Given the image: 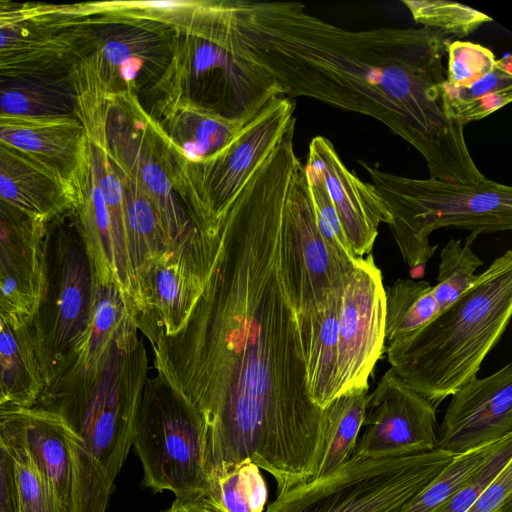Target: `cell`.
I'll use <instances>...</instances> for the list:
<instances>
[{
    "instance_id": "1",
    "label": "cell",
    "mask_w": 512,
    "mask_h": 512,
    "mask_svg": "<svg viewBox=\"0 0 512 512\" xmlns=\"http://www.w3.org/2000/svg\"><path fill=\"white\" fill-rule=\"evenodd\" d=\"M286 190L250 180L207 241L204 286L166 336L136 321L157 380L201 418L206 472L250 461L278 494L317 478L325 408L311 399L283 224Z\"/></svg>"
},
{
    "instance_id": "2",
    "label": "cell",
    "mask_w": 512,
    "mask_h": 512,
    "mask_svg": "<svg viewBox=\"0 0 512 512\" xmlns=\"http://www.w3.org/2000/svg\"><path fill=\"white\" fill-rule=\"evenodd\" d=\"M228 7L240 44L284 96L380 121L420 153L432 178L460 184L486 178L465 126L442 110L449 36L428 28L347 30L297 2L229 0Z\"/></svg>"
},
{
    "instance_id": "3",
    "label": "cell",
    "mask_w": 512,
    "mask_h": 512,
    "mask_svg": "<svg viewBox=\"0 0 512 512\" xmlns=\"http://www.w3.org/2000/svg\"><path fill=\"white\" fill-rule=\"evenodd\" d=\"M511 313L512 250L508 249L423 327L387 345V360L409 387L436 408L477 377Z\"/></svg>"
},
{
    "instance_id": "4",
    "label": "cell",
    "mask_w": 512,
    "mask_h": 512,
    "mask_svg": "<svg viewBox=\"0 0 512 512\" xmlns=\"http://www.w3.org/2000/svg\"><path fill=\"white\" fill-rule=\"evenodd\" d=\"M163 20L176 28L175 53L149 114L186 104L227 118H255L283 95L240 44L224 0H193Z\"/></svg>"
},
{
    "instance_id": "5",
    "label": "cell",
    "mask_w": 512,
    "mask_h": 512,
    "mask_svg": "<svg viewBox=\"0 0 512 512\" xmlns=\"http://www.w3.org/2000/svg\"><path fill=\"white\" fill-rule=\"evenodd\" d=\"M138 331L131 308L97 361L72 360L32 406L55 415L113 483L132 446L148 383L146 349Z\"/></svg>"
},
{
    "instance_id": "6",
    "label": "cell",
    "mask_w": 512,
    "mask_h": 512,
    "mask_svg": "<svg viewBox=\"0 0 512 512\" xmlns=\"http://www.w3.org/2000/svg\"><path fill=\"white\" fill-rule=\"evenodd\" d=\"M359 164L389 208V229L415 277L438 248L429 243V236L439 228L465 229L478 236L512 229L511 186L488 178L469 184L410 178L362 160Z\"/></svg>"
},
{
    "instance_id": "7",
    "label": "cell",
    "mask_w": 512,
    "mask_h": 512,
    "mask_svg": "<svg viewBox=\"0 0 512 512\" xmlns=\"http://www.w3.org/2000/svg\"><path fill=\"white\" fill-rule=\"evenodd\" d=\"M61 20L72 28L74 64L107 96L153 95L176 46L173 24L118 7L115 1L65 4Z\"/></svg>"
},
{
    "instance_id": "8",
    "label": "cell",
    "mask_w": 512,
    "mask_h": 512,
    "mask_svg": "<svg viewBox=\"0 0 512 512\" xmlns=\"http://www.w3.org/2000/svg\"><path fill=\"white\" fill-rule=\"evenodd\" d=\"M94 288L91 261L71 209L45 223L41 290L29 320L44 388L84 342Z\"/></svg>"
},
{
    "instance_id": "9",
    "label": "cell",
    "mask_w": 512,
    "mask_h": 512,
    "mask_svg": "<svg viewBox=\"0 0 512 512\" xmlns=\"http://www.w3.org/2000/svg\"><path fill=\"white\" fill-rule=\"evenodd\" d=\"M294 111L289 97H276L232 143L200 162L186 161L164 136L173 188L204 241L215 238L220 218L274 149Z\"/></svg>"
},
{
    "instance_id": "10",
    "label": "cell",
    "mask_w": 512,
    "mask_h": 512,
    "mask_svg": "<svg viewBox=\"0 0 512 512\" xmlns=\"http://www.w3.org/2000/svg\"><path fill=\"white\" fill-rule=\"evenodd\" d=\"M454 457L438 449L376 459L351 456L331 474L278 494L266 512H402Z\"/></svg>"
},
{
    "instance_id": "11",
    "label": "cell",
    "mask_w": 512,
    "mask_h": 512,
    "mask_svg": "<svg viewBox=\"0 0 512 512\" xmlns=\"http://www.w3.org/2000/svg\"><path fill=\"white\" fill-rule=\"evenodd\" d=\"M87 139L101 145L114 167L149 198L174 252L203 260L205 242L180 202L166 168L164 135L138 96H107L103 128Z\"/></svg>"
},
{
    "instance_id": "12",
    "label": "cell",
    "mask_w": 512,
    "mask_h": 512,
    "mask_svg": "<svg viewBox=\"0 0 512 512\" xmlns=\"http://www.w3.org/2000/svg\"><path fill=\"white\" fill-rule=\"evenodd\" d=\"M132 445L142 462L143 485L177 499L201 497L208 484L203 422L157 380L145 387Z\"/></svg>"
},
{
    "instance_id": "13",
    "label": "cell",
    "mask_w": 512,
    "mask_h": 512,
    "mask_svg": "<svg viewBox=\"0 0 512 512\" xmlns=\"http://www.w3.org/2000/svg\"><path fill=\"white\" fill-rule=\"evenodd\" d=\"M385 349V286L370 253L357 259L342 292L335 397L355 388L369 389Z\"/></svg>"
},
{
    "instance_id": "14",
    "label": "cell",
    "mask_w": 512,
    "mask_h": 512,
    "mask_svg": "<svg viewBox=\"0 0 512 512\" xmlns=\"http://www.w3.org/2000/svg\"><path fill=\"white\" fill-rule=\"evenodd\" d=\"M364 431L352 456L413 455L437 449L436 408L390 367L367 394Z\"/></svg>"
},
{
    "instance_id": "15",
    "label": "cell",
    "mask_w": 512,
    "mask_h": 512,
    "mask_svg": "<svg viewBox=\"0 0 512 512\" xmlns=\"http://www.w3.org/2000/svg\"><path fill=\"white\" fill-rule=\"evenodd\" d=\"M283 221L292 263L296 313L316 311L332 292L345 287L356 264L349 265L339 260L322 238L309 194L305 166L299 158L289 179Z\"/></svg>"
},
{
    "instance_id": "16",
    "label": "cell",
    "mask_w": 512,
    "mask_h": 512,
    "mask_svg": "<svg viewBox=\"0 0 512 512\" xmlns=\"http://www.w3.org/2000/svg\"><path fill=\"white\" fill-rule=\"evenodd\" d=\"M512 436V364L474 378L451 395L437 449L459 456Z\"/></svg>"
},
{
    "instance_id": "17",
    "label": "cell",
    "mask_w": 512,
    "mask_h": 512,
    "mask_svg": "<svg viewBox=\"0 0 512 512\" xmlns=\"http://www.w3.org/2000/svg\"><path fill=\"white\" fill-rule=\"evenodd\" d=\"M441 106L450 121L466 125L497 112L512 100V56L497 59L488 47L455 40L447 47Z\"/></svg>"
},
{
    "instance_id": "18",
    "label": "cell",
    "mask_w": 512,
    "mask_h": 512,
    "mask_svg": "<svg viewBox=\"0 0 512 512\" xmlns=\"http://www.w3.org/2000/svg\"><path fill=\"white\" fill-rule=\"evenodd\" d=\"M306 164L321 174L353 255L359 258L370 254L380 223L389 224L392 219L384 200L372 184L346 167L324 136L311 140Z\"/></svg>"
},
{
    "instance_id": "19",
    "label": "cell",
    "mask_w": 512,
    "mask_h": 512,
    "mask_svg": "<svg viewBox=\"0 0 512 512\" xmlns=\"http://www.w3.org/2000/svg\"><path fill=\"white\" fill-rule=\"evenodd\" d=\"M204 271V262L178 252L153 261L138 275L136 320L166 336L178 333L202 293Z\"/></svg>"
},
{
    "instance_id": "20",
    "label": "cell",
    "mask_w": 512,
    "mask_h": 512,
    "mask_svg": "<svg viewBox=\"0 0 512 512\" xmlns=\"http://www.w3.org/2000/svg\"><path fill=\"white\" fill-rule=\"evenodd\" d=\"M66 432L49 412L0 404V435L14 459L27 460L69 510L71 457Z\"/></svg>"
},
{
    "instance_id": "21",
    "label": "cell",
    "mask_w": 512,
    "mask_h": 512,
    "mask_svg": "<svg viewBox=\"0 0 512 512\" xmlns=\"http://www.w3.org/2000/svg\"><path fill=\"white\" fill-rule=\"evenodd\" d=\"M0 142L42 162L71 186L88 154L84 126L75 116L0 113Z\"/></svg>"
},
{
    "instance_id": "22",
    "label": "cell",
    "mask_w": 512,
    "mask_h": 512,
    "mask_svg": "<svg viewBox=\"0 0 512 512\" xmlns=\"http://www.w3.org/2000/svg\"><path fill=\"white\" fill-rule=\"evenodd\" d=\"M0 198L47 223L73 208L74 190L42 162L0 142Z\"/></svg>"
},
{
    "instance_id": "23",
    "label": "cell",
    "mask_w": 512,
    "mask_h": 512,
    "mask_svg": "<svg viewBox=\"0 0 512 512\" xmlns=\"http://www.w3.org/2000/svg\"><path fill=\"white\" fill-rule=\"evenodd\" d=\"M51 14L0 28V71L71 68L72 28Z\"/></svg>"
},
{
    "instance_id": "24",
    "label": "cell",
    "mask_w": 512,
    "mask_h": 512,
    "mask_svg": "<svg viewBox=\"0 0 512 512\" xmlns=\"http://www.w3.org/2000/svg\"><path fill=\"white\" fill-rule=\"evenodd\" d=\"M151 116L169 144L189 162L216 155L256 118L232 119L186 104L167 107Z\"/></svg>"
},
{
    "instance_id": "25",
    "label": "cell",
    "mask_w": 512,
    "mask_h": 512,
    "mask_svg": "<svg viewBox=\"0 0 512 512\" xmlns=\"http://www.w3.org/2000/svg\"><path fill=\"white\" fill-rule=\"evenodd\" d=\"M344 289V288H343ZM342 290L332 292L316 311L297 315L312 401L324 409L336 393V360Z\"/></svg>"
},
{
    "instance_id": "26",
    "label": "cell",
    "mask_w": 512,
    "mask_h": 512,
    "mask_svg": "<svg viewBox=\"0 0 512 512\" xmlns=\"http://www.w3.org/2000/svg\"><path fill=\"white\" fill-rule=\"evenodd\" d=\"M70 69L0 71V113L76 117Z\"/></svg>"
},
{
    "instance_id": "27",
    "label": "cell",
    "mask_w": 512,
    "mask_h": 512,
    "mask_svg": "<svg viewBox=\"0 0 512 512\" xmlns=\"http://www.w3.org/2000/svg\"><path fill=\"white\" fill-rule=\"evenodd\" d=\"M72 187V211L88 251L95 282L118 287L111 219L91 164L89 147Z\"/></svg>"
},
{
    "instance_id": "28",
    "label": "cell",
    "mask_w": 512,
    "mask_h": 512,
    "mask_svg": "<svg viewBox=\"0 0 512 512\" xmlns=\"http://www.w3.org/2000/svg\"><path fill=\"white\" fill-rule=\"evenodd\" d=\"M43 388L29 318L0 315V393L4 401L32 407Z\"/></svg>"
},
{
    "instance_id": "29",
    "label": "cell",
    "mask_w": 512,
    "mask_h": 512,
    "mask_svg": "<svg viewBox=\"0 0 512 512\" xmlns=\"http://www.w3.org/2000/svg\"><path fill=\"white\" fill-rule=\"evenodd\" d=\"M116 171L124 188L128 251L137 282L144 268L174 250L155 206L128 177Z\"/></svg>"
},
{
    "instance_id": "30",
    "label": "cell",
    "mask_w": 512,
    "mask_h": 512,
    "mask_svg": "<svg viewBox=\"0 0 512 512\" xmlns=\"http://www.w3.org/2000/svg\"><path fill=\"white\" fill-rule=\"evenodd\" d=\"M368 390H348L325 407V449L317 478L331 474L351 458L363 425Z\"/></svg>"
},
{
    "instance_id": "31",
    "label": "cell",
    "mask_w": 512,
    "mask_h": 512,
    "mask_svg": "<svg viewBox=\"0 0 512 512\" xmlns=\"http://www.w3.org/2000/svg\"><path fill=\"white\" fill-rule=\"evenodd\" d=\"M201 497L216 512H263L268 494L260 468L244 461L210 473Z\"/></svg>"
},
{
    "instance_id": "32",
    "label": "cell",
    "mask_w": 512,
    "mask_h": 512,
    "mask_svg": "<svg viewBox=\"0 0 512 512\" xmlns=\"http://www.w3.org/2000/svg\"><path fill=\"white\" fill-rule=\"evenodd\" d=\"M437 313L432 285L424 280L397 279L385 287V343L408 337Z\"/></svg>"
},
{
    "instance_id": "33",
    "label": "cell",
    "mask_w": 512,
    "mask_h": 512,
    "mask_svg": "<svg viewBox=\"0 0 512 512\" xmlns=\"http://www.w3.org/2000/svg\"><path fill=\"white\" fill-rule=\"evenodd\" d=\"M66 436L71 457L69 512H105L114 483L68 429Z\"/></svg>"
},
{
    "instance_id": "34",
    "label": "cell",
    "mask_w": 512,
    "mask_h": 512,
    "mask_svg": "<svg viewBox=\"0 0 512 512\" xmlns=\"http://www.w3.org/2000/svg\"><path fill=\"white\" fill-rule=\"evenodd\" d=\"M478 237L470 233L462 240L451 239L440 252L437 283L433 293L438 306V313L453 303L477 279L476 271L483 261L471 248Z\"/></svg>"
},
{
    "instance_id": "35",
    "label": "cell",
    "mask_w": 512,
    "mask_h": 512,
    "mask_svg": "<svg viewBox=\"0 0 512 512\" xmlns=\"http://www.w3.org/2000/svg\"><path fill=\"white\" fill-rule=\"evenodd\" d=\"M502 440L469 453L455 456L448 467L423 489L402 512H436L474 478Z\"/></svg>"
},
{
    "instance_id": "36",
    "label": "cell",
    "mask_w": 512,
    "mask_h": 512,
    "mask_svg": "<svg viewBox=\"0 0 512 512\" xmlns=\"http://www.w3.org/2000/svg\"><path fill=\"white\" fill-rule=\"evenodd\" d=\"M414 21L445 35L465 37L493 19L467 5L446 0H403Z\"/></svg>"
},
{
    "instance_id": "37",
    "label": "cell",
    "mask_w": 512,
    "mask_h": 512,
    "mask_svg": "<svg viewBox=\"0 0 512 512\" xmlns=\"http://www.w3.org/2000/svg\"><path fill=\"white\" fill-rule=\"evenodd\" d=\"M306 179L317 227L332 253L342 262L355 265V257L344 236L340 219L329 197L321 174L305 164Z\"/></svg>"
},
{
    "instance_id": "38",
    "label": "cell",
    "mask_w": 512,
    "mask_h": 512,
    "mask_svg": "<svg viewBox=\"0 0 512 512\" xmlns=\"http://www.w3.org/2000/svg\"><path fill=\"white\" fill-rule=\"evenodd\" d=\"M15 460L19 512H69L52 487L27 460Z\"/></svg>"
},
{
    "instance_id": "39",
    "label": "cell",
    "mask_w": 512,
    "mask_h": 512,
    "mask_svg": "<svg viewBox=\"0 0 512 512\" xmlns=\"http://www.w3.org/2000/svg\"><path fill=\"white\" fill-rule=\"evenodd\" d=\"M512 461V436L503 439L474 478L436 512H465L507 463Z\"/></svg>"
},
{
    "instance_id": "40",
    "label": "cell",
    "mask_w": 512,
    "mask_h": 512,
    "mask_svg": "<svg viewBox=\"0 0 512 512\" xmlns=\"http://www.w3.org/2000/svg\"><path fill=\"white\" fill-rule=\"evenodd\" d=\"M465 512H512V461Z\"/></svg>"
},
{
    "instance_id": "41",
    "label": "cell",
    "mask_w": 512,
    "mask_h": 512,
    "mask_svg": "<svg viewBox=\"0 0 512 512\" xmlns=\"http://www.w3.org/2000/svg\"><path fill=\"white\" fill-rule=\"evenodd\" d=\"M0 512H19L16 460L0 435Z\"/></svg>"
},
{
    "instance_id": "42",
    "label": "cell",
    "mask_w": 512,
    "mask_h": 512,
    "mask_svg": "<svg viewBox=\"0 0 512 512\" xmlns=\"http://www.w3.org/2000/svg\"><path fill=\"white\" fill-rule=\"evenodd\" d=\"M58 4L0 0V28L51 14Z\"/></svg>"
},
{
    "instance_id": "43",
    "label": "cell",
    "mask_w": 512,
    "mask_h": 512,
    "mask_svg": "<svg viewBox=\"0 0 512 512\" xmlns=\"http://www.w3.org/2000/svg\"><path fill=\"white\" fill-rule=\"evenodd\" d=\"M163 512H216L202 497L194 498H175L172 505Z\"/></svg>"
},
{
    "instance_id": "44",
    "label": "cell",
    "mask_w": 512,
    "mask_h": 512,
    "mask_svg": "<svg viewBox=\"0 0 512 512\" xmlns=\"http://www.w3.org/2000/svg\"><path fill=\"white\" fill-rule=\"evenodd\" d=\"M0 315L4 316V317H14V316H19V315L26 316L13 305V303L6 297V295L3 293V291L1 289H0Z\"/></svg>"
},
{
    "instance_id": "45",
    "label": "cell",
    "mask_w": 512,
    "mask_h": 512,
    "mask_svg": "<svg viewBox=\"0 0 512 512\" xmlns=\"http://www.w3.org/2000/svg\"><path fill=\"white\" fill-rule=\"evenodd\" d=\"M3 403H6V402L4 401V399H3V397H2V395L0 393V404H3Z\"/></svg>"
}]
</instances>
